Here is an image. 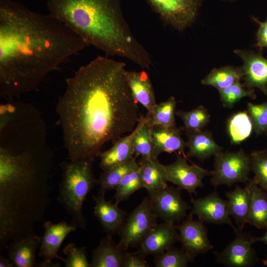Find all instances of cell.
Wrapping results in <instances>:
<instances>
[{
    "mask_svg": "<svg viewBox=\"0 0 267 267\" xmlns=\"http://www.w3.org/2000/svg\"><path fill=\"white\" fill-rule=\"evenodd\" d=\"M233 52L243 61V86L247 89L257 88L267 95V58L260 51L235 49Z\"/></svg>",
    "mask_w": 267,
    "mask_h": 267,
    "instance_id": "obj_14",
    "label": "cell"
},
{
    "mask_svg": "<svg viewBox=\"0 0 267 267\" xmlns=\"http://www.w3.org/2000/svg\"><path fill=\"white\" fill-rule=\"evenodd\" d=\"M252 19L259 25L254 46L259 48V51H262L264 48L267 49V19L265 21H261L254 16H252Z\"/></svg>",
    "mask_w": 267,
    "mask_h": 267,
    "instance_id": "obj_38",
    "label": "cell"
},
{
    "mask_svg": "<svg viewBox=\"0 0 267 267\" xmlns=\"http://www.w3.org/2000/svg\"><path fill=\"white\" fill-rule=\"evenodd\" d=\"M104 191H99L93 196L94 202V215L107 234L113 235L119 232L126 220V212L115 203L105 199Z\"/></svg>",
    "mask_w": 267,
    "mask_h": 267,
    "instance_id": "obj_16",
    "label": "cell"
},
{
    "mask_svg": "<svg viewBox=\"0 0 267 267\" xmlns=\"http://www.w3.org/2000/svg\"><path fill=\"white\" fill-rule=\"evenodd\" d=\"M93 160V158L69 160L60 164L62 179L57 200L71 216L72 224L81 229L86 227L83 203L96 184L92 168Z\"/></svg>",
    "mask_w": 267,
    "mask_h": 267,
    "instance_id": "obj_4",
    "label": "cell"
},
{
    "mask_svg": "<svg viewBox=\"0 0 267 267\" xmlns=\"http://www.w3.org/2000/svg\"><path fill=\"white\" fill-rule=\"evenodd\" d=\"M112 236L107 234L92 250L91 267H123L126 252L115 244Z\"/></svg>",
    "mask_w": 267,
    "mask_h": 267,
    "instance_id": "obj_24",
    "label": "cell"
},
{
    "mask_svg": "<svg viewBox=\"0 0 267 267\" xmlns=\"http://www.w3.org/2000/svg\"><path fill=\"white\" fill-rule=\"evenodd\" d=\"M134 156L129 161L104 171L96 179V184L99 186V192L116 189L125 175L137 167L139 164Z\"/></svg>",
    "mask_w": 267,
    "mask_h": 267,
    "instance_id": "obj_29",
    "label": "cell"
},
{
    "mask_svg": "<svg viewBox=\"0 0 267 267\" xmlns=\"http://www.w3.org/2000/svg\"><path fill=\"white\" fill-rule=\"evenodd\" d=\"M243 77L241 67L227 65L212 69L201 83L203 85L212 86L219 90L240 82Z\"/></svg>",
    "mask_w": 267,
    "mask_h": 267,
    "instance_id": "obj_26",
    "label": "cell"
},
{
    "mask_svg": "<svg viewBox=\"0 0 267 267\" xmlns=\"http://www.w3.org/2000/svg\"><path fill=\"white\" fill-rule=\"evenodd\" d=\"M229 215L235 220L238 229L243 230L248 222L251 201V188L250 179L242 188L236 185L232 190L226 192Z\"/></svg>",
    "mask_w": 267,
    "mask_h": 267,
    "instance_id": "obj_20",
    "label": "cell"
},
{
    "mask_svg": "<svg viewBox=\"0 0 267 267\" xmlns=\"http://www.w3.org/2000/svg\"><path fill=\"white\" fill-rule=\"evenodd\" d=\"M139 166L128 173L116 188L114 203L118 205L128 199L134 192L142 188Z\"/></svg>",
    "mask_w": 267,
    "mask_h": 267,
    "instance_id": "obj_32",
    "label": "cell"
},
{
    "mask_svg": "<svg viewBox=\"0 0 267 267\" xmlns=\"http://www.w3.org/2000/svg\"><path fill=\"white\" fill-rule=\"evenodd\" d=\"M192 207L190 214L197 216L204 222L226 224L235 232L238 228L232 222L228 210L227 200L222 199L215 191L197 199L191 198Z\"/></svg>",
    "mask_w": 267,
    "mask_h": 267,
    "instance_id": "obj_13",
    "label": "cell"
},
{
    "mask_svg": "<svg viewBox=\"0 0 267 267\" xmlns=\"http://www.w3.org/2000/svg\"><path fill=\"white\" fill-rule=\"evenodd\" d=\"M126 64L98 56L66 80L58 115L69 160L93 158L107 142L133 132L140 117Z\"/></svg>",
    "mask_w": 267,
    "mask_h": 267,
    "instance_id": "obj_1",
    "label": "cell"
},
{
    "mask_svg": "<svg viewBox=\"0 0 267 267\" xmlns=\"http://www.w3.org/2000/svg\"><path fill=\"white\" fill-rule=\"evenodd\" d=\"M152 157H156L163 152H178L186 158L184 149L186 142L181 137V130L176 127H166L155 126L151 128Z\"/></svg>",
    "mask_w": 267,
    "mask_h": 267,
    "instance_id": "obj_17",
    "label": "cell"
},
{
    "mask_svg": "<svg viewBox=\"0 0 267 267\" xmlns=\"http://www.w3.org/2000/svg\"><path fill=\"white\" fill-rule=\"evenodd\" d=\"M41 237L32 233L11 240L7 256L16 267H37L36 252L40 247Z\"/></svg>",
    "mask_w": 267,
    "mask_h": 267,
    "instance_id": "obj_18",
    "label": "cell"
},
{
    "mask_svg": "<svg viewBox=\"0 0 267 267\" xmlns=\"http://www.w3.org/2000/svg\"><path fill=\"white\" fill-rule=\"evenodd\" d=\"M138 252H126L123 267H149V265Z\"/></svg>",
    "mask_w": 267,
    "mask_h": 267,
    "instance_id": "obj_39",
    "label": "cell"
},
{
    "mask_svg": "<svg viewBox=\"0 0 267 267\" xmlns=\"http://www.w3.org/2000/svg\"><path fill=\"white\" fill-rule=\"evenodd\" d=\"M255 242H262L267 245V229L265 233L260 237H254Z\"/></svg>",
    "mask_w": 267,
    "mask_h": 267,
    "instance_id": "obj_41",
    "label": "cell"
},
{
    "mask_svg": "<svg viewBox=\"0 0 267 267\" xmlns=\"http://www.w3.org/2000/svg\"><path fill=\"white\" fill-rule=\"evenodd\" d=\"M221 102L223 107L232 108L242 98L248 97L256 98L254 89H247L240 82H237L226 88L218 90Z\"/></svg>",
    "mask_w": 267,
    "mask_h": 267,
    "instance_id": "obj_34",
    "label": "cell"
},
{
    "mask_svg": "<svg viewBox=\"0 0 267 267\" xmlns=\"http://www.w3.org/2000/svg\"><path fill=\"white\" fill-rule=\"evenodd\" d=\"M126 79L134 98L147 111V115L152 112L157 103L154 89L150 79L145 71H127Z\"/></svg>",
    "mask_w": 267,
    "mask_h": 267,
    "instance_id": "obj_22",
    "label": "cell"
},
{
    "mask_svg": "<svg viewBox=\"0 0 267 267\" xmlns=\"http://www.w3.org/2000/svg\"><path fill=\"white\" fill-rule=\"evenodd\" d=\"M145 121V116L140 117L133 138L134 155L140 156L142 159L152 157L151 128L146 125Z\"/></svg>",
    "mask_w": 267,
    "mask_h": 267,
    "instance_id": "obj_30",
    "label": "cell"
},
{
    "mask_svg": "<svg viewBox=\"0 0 267 267\" xmlns=\"http://www.w3.org/2000/svg\"><path fill=\"white\" fill-rule=\"evenodd\" d=\"M88 44L50 13L0 0V96L38 89L46 76Z\"/></svg>",
    "mask_w": 267,
    "mask_h": 267,
    "instance_id": "obj_2",
    "label": "cell"
},
{
    "mask_svg": "<svg viewBox=\"0 0 267 267\" xmlns=\"http://www.w3.org/2000/svg\"><path fill=\"white\" fill-rule=\"evenodd\" d=\"M156 267H185L194 261V258L182 249L173 247L154 257Z\"/></svg>",
    "mask_w": 267,
    "mask_h": 267,
    "instance_id": "obj_33",
    "label": "cell"
},
{
    "mask_svg": "<svg viewBox=\"0 0 267 267\" xmlns=\"http://www.w3.org/2000/svg\"><path fill=\"white\" fill-rule=\"evenodd\" d=\"M180 190L178 187L168 185L148 196L152 210L157 218L175 224L187 217V212L191 207L182 199Z\"/></svg>",
    "mask_w": 267,
    "mask_h": 267,
    "instance_id": "obj_8",
    "label": "cell"
},
{
    "mask_svg": "<svg viewBox=\"0 0 267 267\" xmlns=\"http://www.w3.org/2000/svg\"><path fill=\"white\" fill-rule=\"evenodd\" d=\"M14 266L8 258L0 256V267H13Z\"/></svg>",
    "mask_w": 267,
    "mask_h": 267,
    "instance_id": "obj_40",
    "label": "cell"
},
{
    "mask_svg": "<svg viewBox=\"0 0 267 267\" xmlns=\"http://www.w3.org/2000/svg\"><path fill=\"white\" fill-rule=\"evenodd\" d=\"M251 201L248 222L259 229H267V191L250 179Z\"/></svg>",
    "mask_w": 267,
    "mask_h": 267,
    "instance_id": "obj_25",
    "label": "cell"
},
{
    "mask_svg": "<svg viewBox=\"0 0 267 267\" xmlns=\"http://www.w3.org/2000/svg\"><path fill=\"white\" fill-rule=\"evenodd\" d=\"M189 214L178 226V241L181 249L193 258L213 248L208 236L207 228L200 220H193Z\"/></svg>",
    "mask_w": 267,
    "mask_h": 267,
    "instance_id": "obj_11",
    "label": "cell"
},
{
    "mask_svg": "<svg viewBox=\"0 0 267 267\" xmlns=\"http://www.w3.org/2000/svg\"><path fill=\"white\" fill-rule=\"evenodd\" d=\"M222 1H225V2H234L236 1H238L240 0H220Z\"/></svg>",
    "mask_w": 267,
    "mask_h": 267,
    "instance_id": "obj_42",
    "label": "cell"
},
{
    "mask_svg": "<svg viewBox=\"0 0 267 267\" xmlns=\"http://www.w3.org/2000/svg\"><path fill=\"white\" fill-rule=\"evenodd\" d=\"M136 128L130 134L118 139L109 149L98 155L99 165L103 171L126 163L134 156L133 138Z\"/></svg>",
    "mask_w": 267,
    "mask_h": 267,
    "instance_id": "obj_23",
    "label": "cell"
},
{
    "mask_svg": "<svg viewBox=\"0 0 267 267\" xmlns=\"http://www.w3.org/2000/svg\"><path fill=\"white\" fill-rule=\"evenodd\" d=\"M237 229L235 238L220 252H215L216 261L229 267H250L258 262L252 245L254 237Z\"/></svg>",
    "mask_w": 267,
    "mask_h": 267,
    "instance_id": "obj_9",
    "label": "cell"
},
{
    "mask_svg": "<svg viewBox=\"0 0 267 267\" xmlns=\"http://www.w3.org/2000/svg\"><path fill=\"white\" fill-rule=\"evenodd\" d=\"M227 131L233 144H240L251 136L254 129L247 110L239 111L230 116L227 122Z\"/></svg>",
    "mask_w": 267,
    "mask_h": 267,
    "instance_id": "obj_27",
    "label": "cell"
},
{
    "mask_svg": "<svg viewBox=\"0 0 267 267\" xmlns=\"http://www.w3.org/2000/svg\"><path fill=\"white\" fill-rule=\"evenodd\" d=\"M251 171L250 155L243 150L222 151L215 156L210 183L216 188L221 185L231 187L237 182L246 183Z\"/></svg>",
    "mask_w": 267,
    "mask_h": 267,
    "instance_id": "obj_5",
    "label": "cell"
},
{
    "mask_svg": "<svg viewBox=\"0 0 267 267\" xmlns=\"http://www.w3.org/2000/svg\"><path fill=\"white\" fill-rule=\"evenodd\" d=\"M152 9L167 24L181 31L196 19L202 0H147Z\"/></svg>",
    "mask_w": 267,
    "mask_h": 267,
    "instance_id": "obj_7",
    "label": "cell"
},
{
    "mask_svg": "<svg viewBox=\"0 0 267 267\" xmlns=\"http://www.w3.org/2000/svg\"><path fill=\"white\" fill-rule=\"evenodd\" d=\"M263 262L265 266H267V255L266 256V258L263 261Z\"/></svg>",
    "mask_w": 267,
    "mask_h": 267,
    "instance_id": "obj_43",
    "label": "cell"
},
{
    "mask_svg": "<svg viewBox=\"0 0 267 267\" xmlns=\"http://www.w3.org/2000/svg\"><path fill=\"white\" fill-rule=\"evenodd\" d=\"M47 8L88 45L150 69V55L132 32L121 0H47Z\"/></svg>",
    "mask_w": 267,
    "mask_h": 267,
    "instance_id": "obj_3",
    "label": "cell"
},
{
    "mask_svg": "<svg viewBox=\"0 0 267 267\" xmlns=\"http://www.w3.org/2000/svg\"><path fill=\"white\" fill-rule=\"evenodd\" d=\"M43 227L44 233L41 237L39 251V256L43 261L38 263L37 267H59L60 264L52 263V260L64 261V259L58 254L59 249L67 236L75 231L77 227L64 221L53 223L50 221L45 222Z\"/></svg>",
    "mask_w": 267,
    "mask_h": 267,
    "instance_id": "obj_10",
    "label": "cell"
},
{
    "mask_svg": "<svg viewBox=\"0 0 267 267\" xmlns=\"http://www.w3.org/2000/svg\"><path fill=\"white\" fill-rule=\"evenodd\" d=\"M187 147L186 156L195 157L201 161L216 156L222 151V147L214 139L212 133L208 130L186 132Z\"/></svg>",
    "mask_w": 267,
    "mask_h": 267,
    "instance_id": "obj_19",
    "label": "cell"
},
{
    "mask_svg": "<svg viewBox=\"0 0 267 267\" xmlns=\"http://www.w3.org/2000/svg\"><path fill=\"white\" fill-rule=\"evenodd\" d=\"M149 197H145L129 214L119 232L118 246L126 251L138 247L146 236L158 224Z\"/></svg>",
    "mask_w": 267,
    "mask_h": 267,
    "instance_id": "obj_6",
    "label": "cell"
},
{
    "mask_svg": "<svg viewBox=\"0 0 267 267\" xmlns=\"http://www.w3.org/2000/svg\"><path fill=\"white\" fill-rule=\"evenodd\" d=\"M164 166L168 181L187 191L190 195L197 194L196 189L204 186L203 178L211 175V172L197 165H189L186 158L180 154L177 155L173 163Z\"/></svg>",
    "mask_w": 267,
    "mask_h": 267,
    "instance_id": "obj_12",
    "label": "cell"
},
{
    "mask_svg": "<svg viewBox=\"0 0 267 267\" xmlns=\"http://www.w3.org/2000/svg\"><path fill=\"white\" fill-rule=\"evenodd\" d=\"M176 104L177 101L173 96L169 97L167 100L157 104L151 113L145 116L146 125L151 128L155 126L176 127Z\"/></svg>",
    "mask_w": 267,
    "mask_h": 267,
    "instance_id": "obj_28",
    "label": "cell"
},
{
    "mask_svg": "<svg viewBox=\"0 0 267 267\" xmlns=\"http://www.w3.org/2000/svg\"><path fill=\"white\" fill-rule=\"evenodd\" d=\"M176 114L182 121L185 132L203 130L210 121V115L203 105L188 111L178 110Z\"/></svg>",
    "mask_w": 267,
    "mask_h": 267,
    "instance_id": "obj_31",
    "label": "cell"
},
{
    "mask_svg": "<svg viewBox=\"0 0 267 267\" xmlns=\"http://www.w3.org/2000/svg\"><path fill=\"white\" fill-rule=\"evenodd\" d=\"M251 171L254 174L255 182L267 191V150H256L250 154Z\"/></svg>",
    "mask_w": 267,
    "mask_h": 267,
    "instance_id": "obj_35",
    "label": "cell"
},
{
    "mask_svg": "<svg viewBox=\"0 0 267 267\" xmlns=\"http://www.w3.org/2000/svg\"><path fill=\"white\" fill-rule=\"evenodd\" d=\"M247 112L256 136L267 133V100L262 103L247 104Z\"/></svg>",
    "mask_w": 267,
    "mask_h": 267,
    "instance_id": "obj_36",
    "label": "cell"
},
{
    "mask_svg": "<svg viewBox=\"0 0 267 267\" xmlns=\"http://www.w3.org/2000/svg\"><path fill=\"white\" fill-rule=\"evenodd\" d=\"M63 252L66 258L63 261L65 267H91L87 259V248H77L73 243L68 244Z\"/></svg>",
    "mask_w": 267,
    "mask_h": 267,
    "instance_id": "obj_37",
    "label": "cell"
},
{
    "mask_svg": "<svg viewBox=\"0 0 267 267\" xmlns=\"http://www.w3.org/2000/svg\"><path fill=\"white\" fill-rule=\"evenodd\" d=\"M142 188L151 196L166 187L167 174L165 166L156 157L142 159L139 163Z\"/></svg>",
    "mask_w": 267,
    "mask_h": 267,
    "instance_id": "obj_21",
    "label": "cell"
},
{
    "mask_svg": "<svg viewBox=\"0 0 267 267\" xmlns=\"http://www.w3.org/2000/svg\"><path fill=\"white\" fill-rule=\"evenodd\" d=\"M177 229L174 224L165 222L157 224L140 244L138 252L144 257H155L172 248L178 241Z\"/></svg>",
    "mask_w": 267,
    "mask_h": 267,
    "instance_id": "obj_15",
    "label": "cell"
}]
</instances>
